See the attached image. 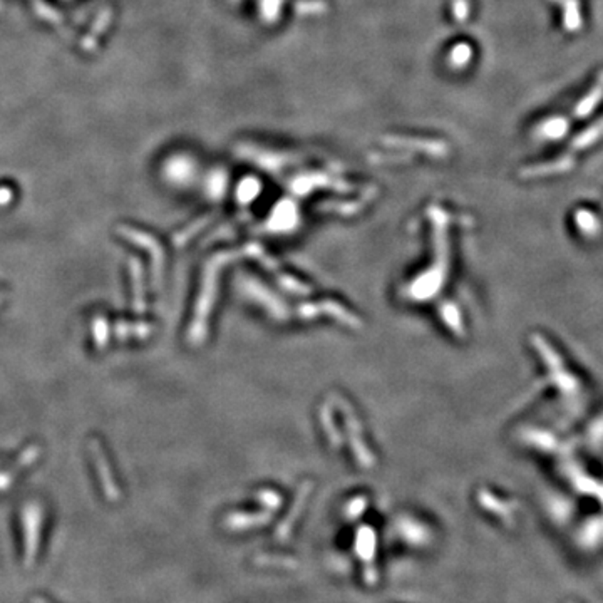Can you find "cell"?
I'll return each instance as SVG.
<instances>
[{
    "label": "cell",
    "mask_w": 603,
    "mask_h": 603,
    "mask_svg": "<svg viewBox=\"0 0 603 603\" xmlns=\"http://www.w3.org/2000/svg\"><path fill=\"white\" fill-rule=\"evenodd\" d=\"M602 97H603V72L600 74V77H598V81H597V84H595V88L588 93V96L581 99L580 104L577 106L575 114H578V116L588 114L590 111H592L593 107L597 106L598 102H600Z\"/></svg>",
    "instance_id": "obj_2"
},
{
    "label": "cell",
    "mask_w": 603,
    "mask_h": 603,
    "mask_svg": "<svg viewBox=\"0 0 603 603\" xmlns=\"http://www.w3.org/2000/svg\"><path fill=\"white\" fill-rule=\"evenodd\" d=\"M89 446H91V451H93V460L96 461V464L99 468L97 474H99V479H101L102 488H104V493L109 494L111 499H114L116 494H118V491H116V486L113 485L114 481H113V478H111L109 466L106 468V460H104V454H102V451H101V446H99L96 439L91 441Z\"/></svg>",
    "instance_id": "obj_1"
},
{
    "label": "cell",
    "mask_w": 603,
    "mask_h": 603,
    "mask_svg": "<svg viewBox=\"0 0 603 603\" xmlns=\"http://www.w3.org/2000/svg\"><path fill=\"white\" fill-rule=\"evenodd\" d=\"M565 9V26L568 31H578L581 24L580 10H578V0H555Z\"/></svg>",
    "instance_id": "obj_3"
}]
</instances>
